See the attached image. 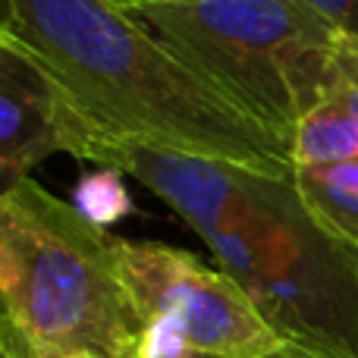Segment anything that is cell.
I'll return each instance as SVG.
<instances>
[{
  "label": "cell",
  "mask_w": 358,
  "mask_h": 358,
  "mask_svg": "<svg viewBox=\"0 0 358 358\" xmlns=\"http://www.w3.org/2000/svg\"><path fill=\"white\" fill-rule=\"evenodd\" d=\"M321 98L334 101L352 123H358V44H343L336 54L334 73Z\"/></svg>",
  "instance_id": "9"
},
{
  "label": "cell",
  "mask_w": 358,
  "mask_h": 358,
  "mask_svg": "<svg viewBox=\"0 0 358 358\" xmlns=\"http://www.w3.org/2000/svg\"><path fill=\"white\" fill-rule=\"evenodd\" d=\"M296 3L315 13L349 44H358V0H296Z\"/></svg>",
  "instance_id": "10"
},
{
  "label": "cell",
  "mask_w": 358,
  "mask_h": 358,
  "mask_svg": "<svg viewBox=\"0 0 358 358\" xmlns=\"http://www.w3.org/2000/svg\"><path fill=\"white\" fill-rule=\"evenodd\" d=\"M123 267L145 324L136 355L264 358L286 343L227 271L192 252L123 239Z\"/></svg>",
  "instance_id": "5"
},
{
  "label": "cell",
  "mask_w": 358,
  "mask_h": 358,
  "mask_svg": "<svg viewBox=\"0 0 358 358\" xmlns=\"http://www.w3.org/2000/svg\"><path fill=\"white\" fill-rule=\"evenodd\" d=\"M107 6L113 10H123V13H138L145 6H164V3H189V0H104Z\"/></svg>",
  "instance_id": "13"
},
{
  "label": "cell",
  "mask_w": 358,
  "mask_h": 358,
  "mask_svg": "<svg viewBox=\"0 0 358 358\" xmlns=\"http://www.w3.org/2000/svg\"><path fill=\"white\" fill-rule=\"evenodd\" d=\"M69 204H73L88 223H94V227H101V229H107L110 223L136 214L132 195H129V189H126V173L110 170V167H98L82 176L79 182H76Z\"/></svg>",
  "instance_id": "8"
},
{
  "label": "cell",
  "mask_w": 358,
  "mask_h": 358,
  "mask_svg": "<svg viewBox=\"0 0 358 358\" xmlns=\"http://www.w3.org/2000/svg\"><path fill=\"white\" fill-rule=\"evenodd\" d=\"M76 358H98V355H76Z\"/></svg>",
  "instance_id": "14"
},
{
  "label": "cell",
  "mask_w": 358,
  "mask_h": 358,
  "mask_svg": "<svg viewBox=\"0 0 358 358\" xmlns=\"http://www.w3.org/2000/svg\"><path fill=\"white\" fill-rule=\"evenodd\" d=\"M0 358H38L35 349L29 346V340L6 317H3V327H0Z\"/></svg>",
  "instance_id": "11"
},
{
  "label": "cell",
  "mask_w": 358,
  "mask_h": 358,
  "mask_svg": "<svg viewBox=\"0 0 358 358\" xmlns=\"http://www.w3.org/2000/svg\"><path fill=\"white\" fill-rule=\"evenodd\" d=\"M0 296L38 358H132L145 336L123 239L31 176L0 192Z\"/></svg>",
  "instance_id": "3"
},
{
  "label": "cell",
  "mask_w": 358,
  "mask_h": 358,
  "mask_svg": "<svg viewBox=\"0 0 358 358\" xmlns=\"http://www.w3.org/2000/svg\"><path fill=\"white\" fill-rule=\"evenodd\" d=\"M296 185L317 223L346 245L358 248V161L299 167Z\"/></svg>",
  "instance_id": "7"
},
{
  "label": "cell",
  "mask_w": 358,
  "mask_h": 358,
  "mask_svg": "<svg viewBox=\"0 0 358 358\" xmlns=\"http://www.w3.org/2000/svg\"><path fill=\"white\" fill-rule=\"evenodd\" d=\"M101 167L138 179L201 236L283 340L358 358V248L317 223L292 176L113 138Z\"/></svg>",
  "instance_id": "1"
},
{
  "label": "cell",
  "mask_w": 358,
  "mask_h": 358,
  "mask_svg": "<svg viewBox=\"0 0 358 358\" xmlns=\"http://www.w3.org/2000/svg\"><path fill=\"white\" fill-rule=\"evenodd\" d=\"M113 136L54 79L22 41L0 31V192L50 155L101 167Z\"/></svg>",
  "instance_id": "6"
},
{
  "label": "cell",
  "mask_w": 358,
  "mask_h": 358,
  "mask_svg": "<svg viewBox=\"0 0 358 358\" xmlns=\"http://www.w3.org/2000/svg\"><path fill=\"white\" fill-rule=\"evenodd\" d=\"M179 358H208V355H179ZM264 358H349V355H340V352H330V349H317V346H305V343L286 340L277 352H271Z\"/></svg>",
  "instance_id": "12"
},
{
  "label": "cell",
  "mask_w": 358,
  "mask_h": 358,
  "mask_svg": "<svg viewBox=\"0 0 358 358\" xmlns=\"http://www.w3.org/2000/svg\"><path fill=\"white\" fill-rule=\"evenodd\" d=\"M129 16L289 151L292 129L321 101L346 44L296 0H189Z\"/></svg>",
  "instance_id": "4"
},
{
  "label": "cell",
  "mask_w": 358,
  "mask_h": 358,
  "mask_svg": "<svg viewBox=\"0 0 358 358\" xmlns=\"http://www.w3.org/2000/svg\"><path fill=\"white\" fill-rule=\"evenodd\" d=\"M132 358H142V355H132Z\"/></svg>",
  "instance_id": "15"
},
{
  "label": "cell",
  "mask_w": 358,
  "mask_h": 358,
  "mask_svg": "<svg viewBox=\"0 0 358 358\" xmlns=\"http://www.w3.org/2000/svg\"><path fill=\"white\" fill-rule=\"evenodd\" d=\"M101 126L126 142L267 176L292 151L182 63L136 16L104 0H3V25Z\"/></svg>",
  "instance_id": "2"
}]
</instances>
